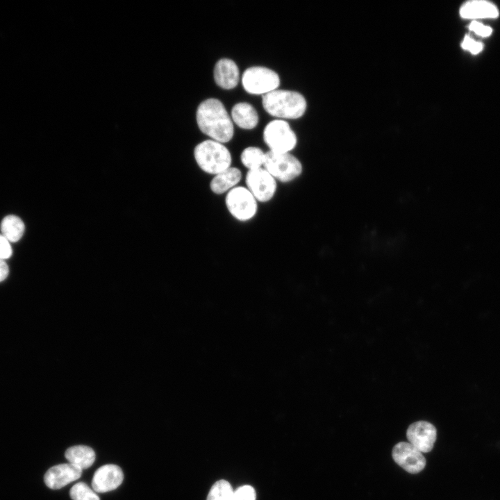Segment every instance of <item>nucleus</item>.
<instances>
[{
    "instance_id": "obj_13",
    "label": "nucleus",
    "mask_w": 500,
    "mask_h": 500,
    "mask_svg": "<svg viewBox=\"0 0 500 500\" xmlns=\"http://www.w3.org/2000/svg\"><path fill=\"white\" fill-rule=\"evenodd\" d=\"M239 69L234 61L222 58L215 64L214 79L220 88L230 90L235 88L239 81Z\"/></svg>"
},
{
    "instance_id": "obj_21",
    "label": "nucleus",
    "mask_w": 500,
    "mask_h": 500,
    "mask_svg": "<svg viewBox=\"0 0 500 500\" xmlns=\"http://www.w3.org/2000/svg\"><path fill=\"white\" fill-rule=\"evenodd\" d=\"M69 494L72 500H100L98 495L83 482L74 485Z\"/></svg>"
},
{
    "instance_id": "obj_19",
    "label": "nucleus",
    "mask_w": 500,
    "mask_h": 500,
    "mask_svg": "<svg viewBox=\"0 0 500 500\" xmlns=\"http://www.w3.org/2000/svg\"><path fill=\"white\" fill-rule=\"evenodd\" d=\"M265 153L258 147H249L241 153L240 160L248 170L257 169L263 167Z\"/></svg>"
},
{
    "instance_id": "obj_10",
    "label": "nucleus",
    "mask_w": 500,
    "mask_h": 500,
    "mask_svg": "<svg viewBox=\"0 0 500 500\" xmlns=\"http://www.w3.org/2000/svg\"><path fill=\"white\" fill-rule=\"evenodd\" d=\"M436 436L435 427L425 421L411 424L406 431L408 442L422 453H427L432 450Z\"/></svg>"
},
{
    "instance_id": "obj_15",
    "label": "nucleus",
    "mask_w": 500,
    "mask_h": 500,
    "mask_svg": "<svg viewBox=\"0 0 500 500\" xmlns=\"http://www.w3.org/2000/svg\"><path fill=\"white\" fill-rule=\"evenodd\" d=\"M460 15L465 19L495 18L499 15L497 8L486 1H472L463 4Z\"/></svg>"
},
{
    "instance_id": "obj_25",
    "label": "nucleus",
    "mask_w": 500,
    "mask_h": 500,
    "mask_svg": "<svg viewBox=\"0 0 500 500\" xmlns=\"http://www.w3.org/2000/svg\"><path fill=\"white\" fill-rule=\"evenodd\" d=\"M12 252L9 241L2 234H0V259L4 260L9 258Z\"/></svg>"
},
{
    "instance_id": "obj_5",
    "label": "nucleus",
    "mask_w": 500,
    "mask_h": 500,
    "mask_svg": "<svg viewBox=\"0 0 500 500\" xmlns=\"http://www.w3.org/2000/svg\"><path fill=\"white\" fill-rule=\"evenodd\" d=\"M225 205L231 216L242 222L252 219L258 212V201L244 186H236L228 192Z\"/></svg>"
},
{
    "instance_id": "obj_4",
    "label": "nucleus",
    "mask_w": 500,
    "mask_h": 500,
    "mask_svg": "<svg viewBox=\"0 0 500 500\" xmlns=\"http://www.w3.org/2000/svg\"><path fill=\"white\" fill-rule=\"evenodd\" d=\"M263 168L276 180L287 183L293 181L302 173L300 160L290 153H275L268 151L265 153Z\"/></svg>"
},
{
    "instance_id": "obj_22",
    "label": "nucleus",
    "mask_w": 500,
    "mask_h": 500,
    "mask_svg": "<svg viewBox=\"0 0 500 500\" xmlns=\"http://www.w3.org/2000/svg\"><path fill=\"white\" fill-rule=\"evenodd\" d=\"M255 490L251 485H244L233 492L231 500H256Z\"/></svg>"
},
{
    "instance_id": "obj_11",
    "label": "nucleus",
    "mask_w": 500,
    "mask_h": 500,
    "mask_svg": "<svg viewBox=\"0 0 500 500\" xmlns=\"http://www.w3.org/2000/svg\"><path fill=\"white\" fill-rule=\"evenodd\" d=\"M123 479L124 474L119 466L112 464L105 465L94 472L92 487L96 492H107L118 488Z\"/></svg>"
},
{
    "instance_id": "obj_26",
    "label": "nucleus",
    "mask_w": 500,
    "mask_h": 500,
    "mask_svg": "<svg viewBox=\"0 0 500 500\" xmlns=\"http://www.w3.org/2000/svg\"><path fill=\"white\" fill-rule=\"evenodd\" d=\"M9 269L6 262L0 259V282L6 278L8 275Z\"/></svg>"
},
{
    "instance_id": "obj_17",
    "label": "nucleus",
    "mask_w": 500,
    "mask_h": 500,
    "mask_svg": "<svg viewBox=\"0 0 500 500\" xmlns=\"http://www.w3.org/2000/svg\"><path fill=\"white\" fill-rule=\"evenodd\" d=\"M65 456L69 463L78 467L82 470L90 467L95 460L94 450L85 445H77L67 449Z\"/></svg>"
},
{
    "instance_id": "obj_23",
    "label": "nucleus",
    "mask_w": 500,
    "mask_h": 500,
    "mask_svg": "<svg viewBox=\"0 0 500 500\" xmlns=\"http://www.w3.org/2000/svg\"><path fill=\"white\" fill-rule=\"evenodd\" d=\"M462 47L472 54H477L483 49V44L475 41L469 35H465L461 44Z\"/></svg>"
},
{
    "instance_id": "obj_14",
    "label": "nucleus",
    "mask_w": 500,
    "mask_h": 500,
    "mask_svg": "<svg viewBox=\"0 0 500 500\" xmlns=\"http://www.w3.org/2000/svg\"><path fill=\"white\" fill-rule=\"evenodd\" d=\"M242 177L241 171L231 167L215 175L210 183V189L215 194L227 193L238 186Z\"/></svg>"
},
{
    "instance_id": "obj_9",
    "label": "nucleus",
    "mask_w": 500,
    "mask_h": 500,
    "mask_svg": "<svg viewBox=\"0 0 500 500\" xmlns=\"http://www.w3.org/2000/svg\"><path fill=\"white\" fill-rule=\"evenodd\" d=\"M394 462L406 472L417 474L424 469L426 459L422 453L406 442L397 443L392 449Z\"/></svg>"
},
{
    "instance_id": "obj_3",
    "label": "nucleus",
    "mask_w": 500,
    "mask_h": 500,
    "mask_svg": "<svg viewBox=\"0 0 500 500\" xmlns=\"http://www.w3.org/2000/svg\"><path fill=\"white\" fill-rule=\"evenodd\" d=\"M194 156L199 168L213 176L231 167V152L222 143L213 140L198 144L194 148Z\"/></svg>"
},
{
    "instance_id": "obj_24",
    "label": "nucleus",
    "mask_w": 500,
    "mask_h": 500,
    "mask_svg": "<svg viewBox=\"0 0 500 500\" xmlns=\"http://www.w3.org/2000/svg\"><path fill=\"white\" fill-rule=\"evenodd\" d=\"M469 28L470 31L481 37H488L492 33V28L490 27L485 26L476 21L472 22L469 24Z\"/></svg>"
},
{
    "instance_id": "obj_2",
    "label": "nucleus",
    "mask_w": 500,
    "mask_h": 500,
    "mask_svg": "<svg viewBox=\"0 0 500 500\" xmlns=\"http://www.w3.org/2000/svg\"><path fill=\"white\" fill-rule=\"evenodd\" d=\"M262 103L270 115L281 119H297L306 109L304 97L295 91L275 90L262 95Z\"/></svg>"
},
{
    "instance_id": "obj_12",
    "label": "nucleus",
    "mask_w": 500,
    "mask_h": 500,
    "mask_svg": "<svg viewBox=\"0 0 500 500\" xmlns=\"http://www.w3.org/2000/svg\"><path fill=\"white\" fill-rule=\"evenodd\" d=\"M82 469L71 463L55 465L47 470L44 475L46 485L53 490L60 489L69 483L78 479Z\"/></svg>"
},
{
    "instance_id": "obj_8",
    "label": "nucleus",
    "mask_w": 500,
    "mask_h": 500,
    "mask_svg": "<svg viewBox=\"0 0 500 500\" xmlns=\"http://www.w3.org/2000/svg\"><path fill=\"white\" fill-rule=\"evenodd\" d=\"M245 183L246 188L258 202L269 201L277 190L276 180L263 167L248 170L245 176Z\"/></svg>"
},
{
    "instance_id": "obj_7",
    "label": "nucleus",
    "mask_w": 500,
    "mask_h": 500,
    "mask_svg": "<svg viewBox=\"0 0 500 500\" xmlns=\"http://www.w3.org/2000/svg\"><path fill=\"white\" fill-rule=\"evenodd\" d=\"M242 83L248 93L263 95L276 90L280 85V78L274 71L256 66L247 68L244 72Z\"/></svg>"
},
{
    "instance_id": "obj_18",
    "label": "nucleus",
    "mask_w": 500,
    "mask_h": 500,
    "mask_svg": "<svg viewBox=\"0 0 500 500\" xmlns=\"http://www.w3.org/2000/svg\"><path fill=\"white\" fill-rule=\"evenodd\" d=\"M24 224L17 216H6L1 223V234L9 241L16 242L20 240L24 232Z\"/></svg>"
},
{
    "instance_id": "obj_1",
    "label": "nucleus",
    "mask_w": 500,
    "mask_h": 500,
    "mask_svg": "<svg viewBox=\"0 0 500 500\" xmlns=\"http://www.w3.org/2000/svg\"><path fill=\"white\" fill-rule=\"evenodd\" d=\"M196 118L199 129L211 140L224 144L232 139L233 122L219 100L210 98L202 101L197 108Z\"/></svg>"
},
{
    "instance_id": "obj_6",
    "label": "nucleus",
    "mask_w": 500,
    "mask_h": 500,
    "mask_svg": "<svg viewBox=\"0 0 500 500\" xmlns=\"http://www.w3.org/2000/svg\"><path fill=\"white\" fill-rule=\"evenodd\" d=\"M263 140L269 151L275 153H290L297 142L296 134L290 124L282 119L272 120L266 125Z\"/></svg>"
},
{
    "instance_id": "obj_20",
    "label": "nucleus",
    "mask_w": 500,
    "mask_h": 500,
    "mask_svg": "<svg viewBox=\"0 0 500 500\" xmlns=\"http://www.w3.org/2000/svg\"><path fill=\"white\" fill-rule=\"evenodd\" d=\"M233 494L231 484L225 480H219L210 488L206 500H231Z\"/></svg>"
},
{
    "instance_id": "obj_16",
    "label": "nucleus",
    "mask_w": 500,
    "mask_h": 500,
    "mask_svg": "<svg viewBox=\"0 0 500 500\" xmlns=\"http://www.w3.org/2000/svg\"><path fill=\"white\" fill-rule=\"evenodd\" d=\"M231 118L241 128L252 129L258 123V115L256 109L246 102L238 103L231 110Z\"/></svg>"
}]
</instances>
